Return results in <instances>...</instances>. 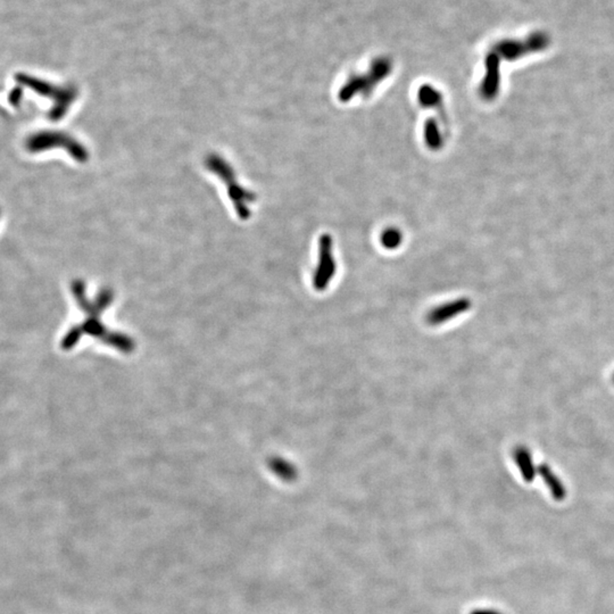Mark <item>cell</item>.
Returning <instances> with one entry per match:
<instances>
[{
    "mask_svg": "<svg viewBox=\"0 0 614 614\" xmlns=\"http://www.w3.org/2000/svg\"><path fill=\"white\" fill-rule=\"evenodd\" d=\"M17 81L20 83L22 87L31 89L36 94L48 97L54 100V107L50 113V118L52 120H61L65 115L66 112L71 106V103L76 97V94L71 89L57 88L55 85H50L48 82L39 80L34 76H26V74H19L17 76Z\"/></svg>",
    "mask_w": 614,
    "mask_h": 614,
    "instance_id": "obj_1",
    "label": "cell"
},
{
    "mask_svg": "<svg viewBox=\"0 0 614 614\" xmlns=\"http://www.w3.org/2000/svg\"><path fill=\"white\" fill-rule=\"evenodd\" d=\"M25 147L30 153L50 151L52 148H65L76 160H85V151L78 141L59 131H40L26 139Z\"/></svg>",
    "mask_w": 614,
    "mask_h": 614,
    "instance_id": "obj_2",
    "label": "cell"
},
{
    "mask_svg": "<svg viewBox=\"0 0 614 614\" xmlns=\"http://www.w3.org/2000/svg\"><path fill=\"white\" fill-rule=\"evenodd\" d=\"M332 238L329 235H321L319 242V263L314 275L313 284L317 290H326L336 275V261L333 257Z\"/></svg>",
    "mask_w": 614,
    "mask_h": 614,
    "instance_id": "obj_3",
    "label": "cell"
},
{
    "mask_svg": "<svg viewBox=\"0 0 614 614\" xmlns=\"http://www.w3.org/2000/svg\"><path fill=\"white\" fill-rule=\"evenodd\" d=\"M549 38L546 33H533L526 41H514V43H503L500 46V52L505 57L510 59H518L520 56L526 55L528 52H540L547 48Z\"/></svg>",
    "mask_w": 614,
    "mask_h": 614,
    "instance_id": "obj_4",
    "label": "cell"
},
{
    "mask_svg": "<svg viewBox=\"0 0 614 614\" xmlns=\"http://www.w3.org/2000/svg\"><path fill=\"white\" fill-rule=\"evenodd\" d=\"M471 306L472 303L469 298L462 297L448 301L430 310L427 315V322L432 326H439L465 313L470 310Z\"/></svg>",
    "mask_w": 614,
    "mask_h": 614,
    "instance_id": "obj_5",
    "label": "cell"
},
{
    "mask_svg": "<svg viewBox=\"0 0 614 614\" xmlns=\"http://www.w3.org/2000/svg\"><path fill=\"white\" fill-rule=\"evenodd\" d=\"M487 73L481 85V95L487 100L495 98L500 89V63L496 55H490L486 61Z\"/></svg>",
    "mask_w": 614,
    "mask_h": 614,
    "instance_id": "obj_6",
    "label": "cell"
},
{
    "mask_svg": "<svg viewBox=\"0 0 614 614\" xmlns=\"http://www.w3.org/2000/svg\"><path fill=\"white\" fill-rule=\"evenodd\" d=\"M513 458L516 460L523 480L526 483H533L536 477L537 467L533 463L529 449L525 446H518L513 452Z\"/></svg>",
    "mask_w": 614,
    "mask_h": 614,
    "instance_id": "obj_7",
    "label": "cell"
},
{
    "mask_svg": "<svg viewBox=\"0 0 614 614\" xmlns=\"http://www.w3.org/2000/svg\"><path fill=\"white\" fill-rule=\"evenodd\" d=\"M537 474L542 477V481L545 483L546 487L549 488V493L552 494L554 500H559V502L564 500L567 497V489H565L564 485L549 465H546V464L538 465Z\"/></svg>",
    "mask_w": 614,
    "mask_h": 614,
    "instance_id": "obj_8",
    "label": "cell"
},
{
    "mask_svg": "<svg viewBox=\"0 0 614 614\" xmlns=\"http://www.w3.org/2000/svg\"><path fill=\"white\" fill-rule=\"evenodd\" d=\"M425 144L432 151H438L443 146V137L438 128L437 122L434 118H429L425 125Z\"/></svg>",
    "mask_w": 614,
    "mask_h": 614,
    "instance_id": "obj_9",
    "label": "cell"
},
{
    "mask_svg": "<svg viewBox=\"0 0 614 614\" xmlns=\"http://www.w3.org/2000/svg\"><path fill=\"white\" fill-rule=\"evenodd\" d=\"M419 102L423 107H437L441 105V95L432 85H422L418 94Z\"/></svg>",
    "mask_w": 614,
    "mask_h": 614,
    "instance_id": "obj_10",
    "label": "cell"
},
{
    "mask_svg": "<svg viewBox=\"0 0 614 614\" xmlns=\"http://www.w3.org/2000/svg\"><path fill=\"white\" fill-rule=\"evenodd\" d=\"M272 470L284 481H293L297 477V471L295 470V467L282 458H275L272 462Z\"/></svg>",
    "mask_w": 614,
    "mask_h": 614,
    "instance_id": "obj_11",
    "label": "cell"
},
{
    "mask_svg": "<svg viewBox=\"0 0 614 614\" xmlns=\"http://www.w3.org/2000/svg\"><path fill=\"white\" fill-rule=\"evenodd\" d=\"M403 235L399 229L389 228L381 235V244L387 249H395L402 244Z\"/></svg>",
    "mask_w": 614,
    "mask_h": 614,
    "instance_id": "obj_12",
    "label": "cell"
},
{
    "mask_svg": "<svg viewBox=\"0 0 614 614\" xmlns=\"http://www.w3.org/2000/svg\"><path fill=\"white\" fill-rule=\"evenodd\" d=\"M22 95H23L22 88L13 89L10 94V97H8L10 104L13 105V106L20 104L21 100H22Z\"/></svg>",
    "mask_w": 614,
    "mask_h": 614,
    "instance_id": "obj_13",
    "label": "cell"
},
{
    "mask_svg": "<svg viewBox=\"0 0 614 614\" xmlns=\"http://www.w3.org/2000/svg\"><path fill=\"white\" fill-rule=\"evenodd\" d=\"M470 614H503L502 612L494 610V608H476L471 611Z\"/></svg>",
    "mask_w": 614,
    "mask_h": 614,
    "instance_id": "obj_14",
    "label": "cell"
},
{
    "mask_svg": "<svg viewBox=\"0 0 614 614\" xmlns=\"http://www.w3.org/2000/svg\"><path fill=\"white\" fill-rule=\"evenodd\" d=\"M613 383H614V376H613Z\"/></svg>",
    "mask_w": 614,
    "mask_h": 614,
    "instance_id": "obj_15",
    "label": "cell"
},
{
    "mask_svg": "<svg viewBox=\"0 0 614 614\" xmlns=\"http://www.w3.org/2000/svg\"><path fill=\"white\" fill-rule=\"evenodd\" d=\"M0 214H1V212H0Z\"/></svg>",
    "mask_w": 614,
    "mask_h": 614,
    "instance_id": "obj_16",
    "label": "cell"
}]
</instances>
